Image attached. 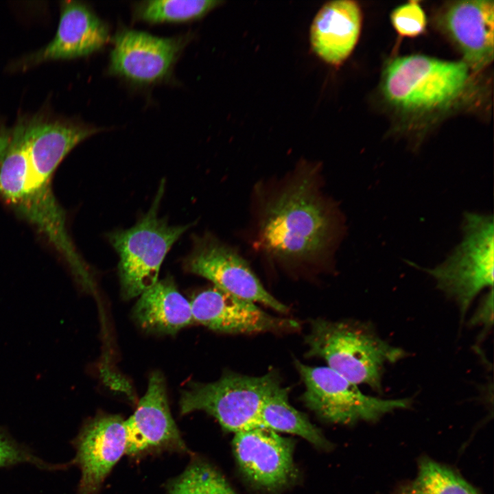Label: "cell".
Instances as JSON below:
<instances>
[{
    "label": "cell",
    "mask_w": 494,
    "mask_h": 494,
    "mask_svg": "<svg viewBox=\"0 0 494 494\" xmlns=\"http://www.w3.org/2000/svg\"><path fill=\"white\" fill-rule=\"evenodd\" d=\"M75 147L71 134L56 123L36 119L9 126L0 119V201L32 226L75 280H82L91 269L52 187L56 171Z\"/></svg>",
    "instance_id": "6da1fadb"
},
{
    "label": "cell",
    "mask_w": 494,
    "mask_h": 494,
    "mask_svg": "<svg viewBox=\"0 0 494 494\" xmlns=\"http://www.w3.org/2000/svg\"><path fill=\"white\" fill-rule=\"evenodd\" d=\"M334 210L320 196L312 176H301L282 189L264 209L259 237L263 249L284 261L318 259L333 243Z\"/></svg>",
    "instance_id": "7a4b0ae2"
},
{
    "label": "cell",
    "mask_w": 494,
    "mask_h": 494,
    "mask_svg": "<svg viewBox=\"0 0 494 494\" xmlns=\"http://www.w3.org/2000/svg\"><path fill=\"white\" fill-rule=\"evenodd\" d=\"M471 70L464 61L423 55L392 60L386 67L381 89L386 101L401 113L426 115L451 108L472 88Z\"/></svg>",
    "instance_id": "3957f363"
},
{
    "label": "cell",
    "mask_w": 494,
    "mask_h": 494,
    "mask_svg": "<svg viewBox=\"0 0 494 494\" xmlns=\"http://www.w3.org/2000/svg\"><path fill=\"white\" fill-rule=\"evenodd\" d=\"M308 355L320 357L328 367L358 385L381 390L386 364L401 359L404 351L362 325L318 320L306 338Z\"/></svg>",
    "instance_id": "277c9868"
},
{
    "label": "cell",
    "mask_w": 494,
    "mask_h": 494,
    "mask_svg": "<svg viewBox=\"0 0 494 494\" xmlns=\"http://www.w3.org/2000/svg\"><path fill=\"white\" fill-rule=\"evenodd\" d=\"M165 192L162 180L148 212L132 227L108 233L117 251L121 292L125 299L141 295L158 281L161 266L173 244L192 223L172 226L158 212Z\"/></svg>",
    "instance_id": "5b68a950"
},
{
    "label": "cell",
    "mask_w": 494,
    "mask_h": 494,
    "mask_svg": "<svg viewBox=\"0 0 494 494\" xmlns=\"http://www.w3.org/2000/svg\"><path fill=\"white\" fill-rule=\"evenodd\" d=\"M280 386L274 373L260 377L227 373L212 383L189 384L181 392L180 412L204 411L234 434L261 427L262 404Z\"/></svg>",
    "instance_id": "8992f818"
},
{
    "label": "cell",
    "mask_w": 494,
    "mask_h": 494,
    "mask_svg": "<svg viewBox=\"0 0 494 494\" xmlns=\"http://www.w3.org/2000/svg\"><path fill=\"white\" fill-rule=\"evenodd\" d=\"M462 228V241L447 258L425 270L440 290L457 302L464 316L475 296L493 285V217L466 212Z\"/></svg>",
    "instance_id": "52a82bcc"
},
{
    "label": "cell",
    "mask_w": 494,
    "mask_h": 494,
    "mask_svg": "<svg viewBox=\"0 0 494 494\" xmlns=\"http://www.w3.org/2000/svg\"><path fill=\"white\" fill-rule=\"evenodd\" d=\"M296 365L305 386L304 403L327 421L344 425L375 422L411 405L408 398L381 399L365 395L357 385L328 366H309L299 362Z\"/></svg>",
    "instance_id": "ba28073f"
},
{
    "label": "cell",
    "mask_w": 494,
    "mask_h": 494,
    "mask_svg": "<svg viewBox=\"0 0 494 494\" xmlns=\"http://www.w3.org/2000/svg\"><path fill=\"white\" fill-rule=\"evenodd\" d=\"M187 272L212 281L234 296L260 303L286 313L287 307L263 287L248 262L233 248L210 233L193 237L192 248L183 261Z\"/></svg>",
    "instance_id": "9c48e42d"
},
{
    "label": "cell",
    "mask_w": 494,
    "mask_h": 494,
    "mask_svg": "<svg viewBox=\"0 0 494 494\" xmlns=\"http://www.w3.org/2000/svg\"><path fill=\"white\" fill-rule=\"evenodd\" d=\"M60 18L52 40L43 47L25 55L8 65L9 70L25 71L40 63L87 56L109 39L108 28L86 3L60 2Z\"/></svg>",
    "instance_id": "30bf717a"
},
{
    "label": "cell",
    "mask_w": 494,
    "mask_h": 494,
    "mask_svg": "<svg viewBox=\"0 0 494 494\" xmlns=\"http://www.w3.org/2000/svg\"><path fill=\"white\" fill-rule=\"evenodd\" d=\"M188 40L187 36L161 38L121 30L114 38L108 72L139 84L159 82L169 74Z\"/></svg>",
    "instance_id": "8fae6325"
},
{
    "label": "cell",
    "mask_w": 494,
    "mask_h": 494,
    "mask_svg": "<svg viewBox=\"0 0 494 494\" xmlns=\"http://www.w3.org/2000/svg\"><path fill=\"white\" fill-rule=\"evenodd\" d=\"M233 448L243 474L260 489L278 490L294 477L292 442L276 432L257 427L237 432Z\"/></svg>",
    "instance_id": "7c38bea8"
},
{
    "label": "cell",
    "mask_w": 494,
    "mask_h": 494,
    "mask_svg": "<svg viewBox=\"0 0 494 494\" xmlns=\"http://www.w3.org/2000/svg\"><path fill=\"white\" fill-rule=\"evenodd\" d=\"M74 445L72 462L81 472L78 493L97 494L113 467L126 454L125 421L117 415L99 414L84 425Z\"/></svg>",
    "instance_id": "4fadbf2b"
},
{
    "label": "cell",
    "mask_w": 494,
    "mask_h": 494,
    "mask_svg": "<svg viewBox=\"0 0 494 494\" xmlns=\"http://www.w3.org/2000/svg\"><path fill=\"white\" fill-rule=\"evenodd\" d=\"M126 454L137 455L150 450H187L169 408L165 379L155 371L137 408L125 421Z\"/></svg>",
    "instance_id": "5bb4252c"
},
{
    "label": "cell",
    "mask_w": 494,
    "mask_h": 494,
    "mask_svg": "<svg viewBox=\"0 0 494 494\" xmlns=\"http://www.w3.org/2000/svg\"><path fill=\"white\" fill-rule=\"evenodd\" d=\"M189 302L193 321L220 332L254 333L298 327L295 320L273 316L216 287L198 293Z\"/></svg>",
    "instance_id": "9a60e30c"
},
{
    "label": "cell",
    "mask_w": 494,
    "mask_h": 494,
    "mask_svg": "<svg viewBox=\"0 0 494 494\" xmlns=\"http://www.w3.org/2000/svg\"><path fill=\"white\" fill-rule=\"evenodd\" d=\"M440 26L458 47L471 71H480L493 60V1H458L446 5Z\"/></svg>",
    "instance_id": "2e32d148"
},
{
    "label": "cell",
    "mask_w": 494,
    "mask_h": 494,
    "mask_svg": "<svg viewBox=\"0 0 494 494\" xmlns=\"http://www.w3.org/2000/svg\"><path fill=\"white\" fill-rule=\"evenodd\" d=\"M361 26V10L355 1L328 2L320 9L311 26L312 48L324 61L338 65L355 48Z\"/></svg>",
    "instance_id": "e0dca14e"
},
{
    "label": "cell",
    "mask_w": 494,
    "mask_h": 494,
    "mask_svg": "<svg viewBox=\"0 0 494 494\" xmlns=\"http://www.w3.org/2000/svg\"><path fill=\"white\" fill-rule=\"evenodd\" d=\"M134 308L137 323L148 332L174 334L194 322L190 302L168 277L143 292Z\"/></svg>",
    "instance_id": "ac0fdd59"
},
{
    "label": "cell",
    "mask_w": 494,
    "mask_h": 494,
    "mask_svg": "<svg viewBox=\"0 0 494 494\" xmlns=\"http://www.w3.org/2000/svg\"><path fill=\"white\" fill-rule=\"evenodd\" d=\"M287 395V390L280 386L266 397L259 414L261 427L298 435L317 447L328 448L320 430L290 404Z\"/></svg>",
    "instance_id": "d6986e66"
},
{
    "label": "cell",
    "mask_w": 494,
    "mask_h": 494,
    "mask_svg": "<svg viewBox=\"0 0 494 494\" xmlns=\"http://www.w3.org/2000/svg\"><path fill=\"white\" fill-rule=\"evenodd\" d=\"M390 494H482L454 467L427 456L417 461L416 475Z\"/></svg>",
    "instance_id": "ffe728a7"
},
{
    "label": "cell",
    "mask_w": 494,
    "mask_h": 494,
    "mask_svg": "<svg viewBox=\"0 0 494 494\" xmlns=\"http://www.w3.org/2000/svg\"><path fill=\"white\" fill-rule=\"evenodd\" d=\"M221 3L212 0L143 1L134 5L133 16L136 20L152 23H182L203 16Z\"/></svg>",
    "instance_id": "44dd1931"
},
{
    "label": "cell",
    "mask_w": 494,
    "mask_h": 494,
    "mask_svg": "<svg viewBox=\"0 0 494 494\" xmlns=\"http://www.w3.org/2000/svg\"><path fill=\"white\" fill-rule=\"evenodd\" d=\"M167 494H235L224 477L203 461H192L169 483Z\"/></svg>",
    "instance_id": "7402d4cb"
},
{
    "label": "cell",
    "mask_w": 494,
    "mask_h": 494,
    "mask_svg": "<svg viewBox=\"0 0 494 494\" xmlns=\"http://www.w3.org/2000/svg\"><path fill=\"white\" fill-rule=\"evenodd\" d=\"M30 464L47 470L65 468L64 464H50L34 454L30 450L18 443L10 435L0 430V467L19 464Z\"/></svg>",
    "instance_id": "603a6c76"
},
{
    "label": "cell",
    "mask_w": 494,
    "mask_h": 494,
    "mask_svg": "<svg viewBox=\"0 0 494 494\" xmlns=\"http://www.w3.org/2000/svg\"><path fill=\"white\" fill-rule=\"evenodd\" d=\"M396 32L404 37H416L426 27V16L418 1H410L395 8L390 14Z\"/></svg>",
    "instance_id": "cb8c5ba5"
}]
</instances>
